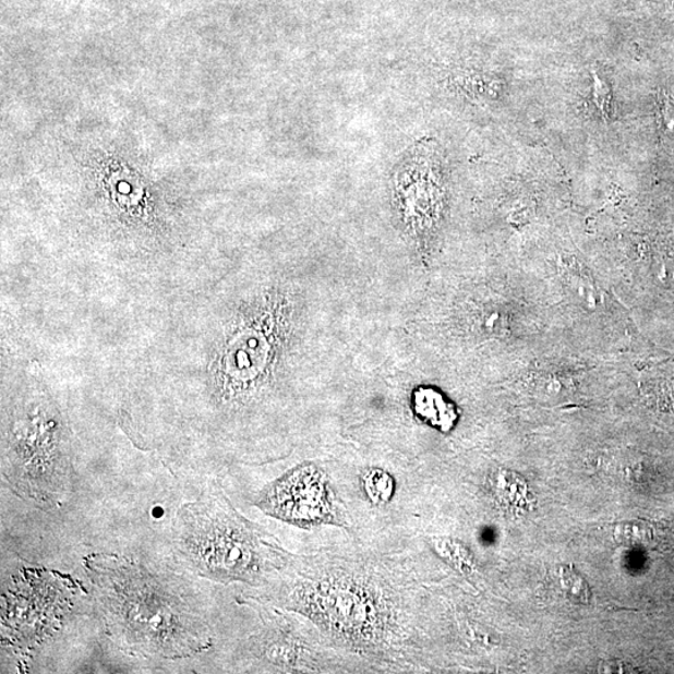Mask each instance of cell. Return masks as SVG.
Masks as SVG:
<instances>
[{
  "label": "cell",
  "instance_id": "1",
  "mask_svg": "<svg viewBox=\"0 0 674 674\" xmlns=\"http://www.w3.org/2000/svg\"><path fill=\"white\" fill-rule=\"evenodd\" d=\"M409 558L350 551L291 557L246 598L313 625L328 645L371 670H409L412 648Z\"/></svg>",
  "mask_w": 674,
  "mask_h": 674
},
{
  "label": "cell",
  "instance_id": "2",
  "mask_svg": "<svg viewBox=\"0 0 674 674\" xmlns=\"http://www.w3.org/2000/svg\"><path fill=\"white\" fill-rule=\"evenodd\" d=\"M85 568L107 633L124 650L180 660L212 648L210 622L181 578L103 553L86 558Z\"/></svg>",
  "mask_w": 674,
  "mask_h": 674
},
{
  "label": "cell",
  "instance_id": "3",
  "mask_svg": "<svg viewBox=\"0 0 674 674\" xmlns=\"http://www.w3.org/2000/svg\"><path fill=\"white\" fill-rule=\"evenodd\" d=\"M171 544L179 565L195 576L255 589L275 580L292 557L273 534L240 515L216 485L178 509Z\"/></svg>",
  "mask_w": 674,
  "mask_h": 674
},
{
  "label": "cell",
  "instance_id": "4",
  "mask_svg": "<svg viewBox=\"0 0 674 674\" xmlns=\"http://www.w3.org/2000/svg\"><path fill=\"white\" fill-rule=\"evenodd\" d=\"M252 600L258 610L256 630L245 641V661L255 671L324 673L353 670L352 657L336 651L318 630L270 604Z\"/></svg>",
  "mask_w": 674,
  "mask_h": 674
},
{
  "label": "cell",
  "instance_id": "5",
  "mask_svg": "<svg viewBox=\"0 0 674 674\" xmlns=\"http://www.w3.org/2000/svg\"><path fill=\"white\" fill-rule=\"evenodd\" d=\"M254 505L265 515L301 530L333 526L351 532L348 509L333 473L313 461L293 466L266 483Z\"/></svg>",
  "mask_w": 674,
  "mask_h": 674
},
{
  "label": "cell",
  "instance_id": "6",
  "mask_svg": "<svg viewBox=\"0 0 674 674\" xmlns=\"http://www.w3.org/2000/svg\"><path fill=\"white\" fill-rule=\"evenodd\" d=\"M351 527L361 543L370 534L409 526V473L392 465L369 462L333 474Z\"/></svg>",
  "mask_w": 674,
  "mask_h": 674
},
{
  "label": "cell",
  "instance_id": "7",
  "mask_svg": "<svg viewBox=\"0 0 674 674\" xmlns=\"http://www.w3.org/2000/svg\"><path fill=\"white\" fill-rule=\"evenodd\" d=\"M489 485L501 505L520 507L527 503L526 483L513 472H496L491 478Z\"/></svg>",
  "mask_w": 674,
  "mask_h": 674
},
{
  "label": "cell",
  "instance_id": "8",
  "mask_svg": "<svg viewBox=\"0 0 674 674\" xmlns=\"http://www.w3.org/2000/svg\"><path fill=\"white\" fill-rule=\"evenodd\" d=\"M431 547L435 550L440 557H443L448 565H452L465 575H470L474 569V562L470 551L464 547L460 542L452 539H432Z\"/></svg>",
  "mask_w": 674,
  "mask_h": 674
},
{
  "label": "cell",
  "instance_id": "9",
  "mask_svg": "<svg viewBox=\"0 0 674 674\" xmlns=\"http://www.w3.org/2000/svg\"><path fill=\"white\" fill-rule=\"evenodd\" d=\"M559 585L567 598L577 603H589L591 600L590 587L583 578L577 575L574 569L562 567L559 569Z\"/></svg>",
  "mask_w": 674,
  "mask_h": 674
},
{
  "label": "cell",
  "instance_id": "10",
  "mask_svg": "<svg viewBox=\"0 0 674 674\" xmlns=\"http://www.w3.org/2000/svg\"><path fill=\"white\" fill-rule=\"evenodd\" d=\"M646 529L642 525L627 522L616 527L615 535L618 542L633 543L645 539Z\"/></svg>",
  "mask_w": 674,
  "mask_h": 674
}]
</instances>
